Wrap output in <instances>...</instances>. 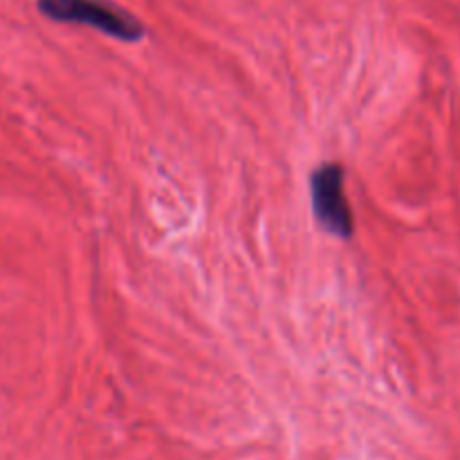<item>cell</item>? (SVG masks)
Here are the masks:
<instances>
[{
    "label": "cell",
    "mask_w": 460,
    "mask_h": 460,
    "mask_svg": "<svg viewBox=\"0 0 460 460\" xmlns=\"http://www.w3.org/2000/svg\"><path fill=\"white\" fill-rule=\"evenodd\" d=\"M36 4L49 21L79 22L126 43H135L146 34L142 21L108 0H36Z\"/></svg>",
    "instance_id": "obj_1"
},
{
    "label": "cell",
    "mask_w": 460,
    "mask_h": 460,
    "mask_svg": "<svg viewBox=\"0 0 460 460\" xmlns=\"http://www.w3.org/2000/svg\"><path fill=\"white\" fill-rule=\"evenodd\" d=\"M313 211L326 234L349 241L353 236V214L344 191V166L340 162L322 164L310 178Z\"/></svg>",
    "instance_id": "obj_2"
}]
</instances>
